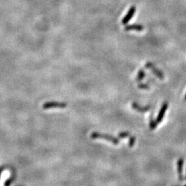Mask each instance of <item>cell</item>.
<instances>
[{
  "instance_id": "1",
  "label": "cell",
  "mask_w": 186,
  "mask_h": 186,
  "mask_svg": "<svg viewBox=\"0 0 186 186\" xmlns=\"http://www.w3.org/2000/svg\"><path fill=\"white\" fill-rule=\"evenodd\" d=\"M91 138H100V139H105L106 141L112 142L114 144H118L119 143V141L117 138L113 137V136H110L108 134H102L100 133L97 132H93L91 134Z\"/></svg>"
},
{
  "instance_id": "2",
  "label": "cell",
  "mask_w": 186,
  "mask_h": 186,
  "mask_svg": "<svg viewBox=\"0 0 186 186\" xmlns=\"http://www.w3.org/2000/svg\"><path fill=\"white\" fill-rule=\"evenodd\" d=\"M145 67L150 69V70H151L152 72H153V73L155 74L157 77H158V78H159L161 79H163L164 78V75L163 72L159 70V69H157V68L155 67V66L153 64H152L151 62H147L146 64H145Z\"/></svg>"
},
{
  "instance_id": "3",
  "label": "cell",
  "mask_w": 186,
  "mask_h": 186,
  "mask_svg": "<svg viewBox=\"0 0 186 186\" xmlns=\"http://www.w3.org/2000/svg\"><path fill=\"white\" fill-rule=\"evenodd\" d=\"M67 106L65 103L60 102H47L43 105L44 109H50V108H64Z\"/></svg>"
},
{
  "instance_id": "4",
  "label": "cell",
  "mask_w": 186,
  "mask_h": 186,
  "mask_svg": "<svg viewBox=\"0 0 186 186\" xmlns=\"http://www.w3.org/2000/svg\"><path fill=\"white\" fill-rule=\"evenodd\" d=\"M135 12H136V7L134 6H131V7L130 8L128 13H127V15L123 18L122 23L123 25H126L127 23L129 22L130 19H131L133 17V16H134Z\"/></svg>"
},
{
  "instance_id": "5",
  "label": "cell",
  "mask_w": 186,
  "mask_h": 186,
  "mask_svg": "<svg viewBox=\"0 0 186 186\" xmlns=\"http://www.w3.org/2000/svg\"><path fill=\"white\" fill-rule=\"evenodd\" d=\"M167 107H168V104H167V102H164L163 104L162 105L161 108L159 113L158 116H157V118L156 120L157 123H159L161 121H162L163 116L165 115V112H166L167 109Z\"/></svg>"
},
{
  "instance_id": "6",
  "label": "cell",
  "mask_w": 186,
  "mask_h": 186,
  "mask_svg": "<svg viewBox=\"0 0 186 186\" xmlns=\"http://www.w3.org/2000/svg\"><path fill=\"white\" fill-rule=\"evenodd\" d=\"M143 26L141 24H131L127 25L125 27V30L126 31H131V30H135V31H142L143 30Z\"/></svg>"
},
{
  "instance_id": "7",
  "label": "cell",
  "mask_w": 186,
  "mask_h": 186,
  "mask_svg": "<svg viewBox=\"0 0 186 186\" xmlns=\"http://www.w3.org/2000/svg\"><path fill=\"white\" fill-rule=\"evenodd\" d=\"M132 108L133 109L136 110H137L138 112H146L150 110V106H145V107H142V106H139L138 104H136V103L134 102L132 104Z\"/></svg>"
},
{
  "instance_id": "8",
  "label": "cell",
  "mask_w": 186,
  "mask_h": 186,
  "mask_svg": "<svg viewBox=\"0 0 186 186\" xmlns=\"http://www.w3.org/2000/svg\"><path fill=\"white\" fill-rule=\"evenodd\" d=\"M183 160L182 159H180L178 161V174H179V181H183V175H182V170H183Z\"/></svg>"
},
{
  "instance_id": "9",
  "label": "cell",
  "mask_w": 186,
  "mask_h": 186,
  "mask_svg": "<svg viewBox=\"0 0 186 186\" xmlns=\"http://www.w3.org/2000/svg\"><path fill=\"white\" fill-rule=\"evenodd\" d=\"M10 176V173L8 170L4 172L1 175V181H0V186H4V181L6 180L8 178V177Z\"/></svg>"
},
{
  "instance_id": "10",
  "label": "cell",
  "mask_w": 186,
  "mask_h": 186,
  "mask_svg": "<svg viewBox=\"0 0 186 186\" xmlns=\"http://www.w3.org/2000/svg\"><path fill=\"white\" fill-rule=\"evenodd\" d=\"M145 72L144 71H143V70H140L139 71H138V75H137V77H136V81H137V82H141L142 80H143V79H144V77H145Z\"/></svg>"
},
{
  "instance_id": "11",
  "label": "cell",
  "mask_w": 186,
  "mask_h": 186,
  "mask_svg": "<svg viewBox=\"0 0 186 186\" xmlns=\"http://www.w3.org/2000/svg\"><path fill=\"white\" fill-rule=\"evenodd\" d=\"M157 126V121H154L153 119H150V128L151 130H154L155 128H156Z\"/></svg>"
},
{
  "instance_id": "12",
  "label": "cell",
  "mask_w": 186,
  "mask_h": 186,
  "mask_svg": "<svg viewBox=\"0 0 186 186\" xmlns=\"http://www.w3.org/2000/svg\"><path fill=\"white\" fill-rule=\"evenodd\" d=\"M130 136V133L128 132H121L119 134V138H126Z\"/></svg>"
},
{
  "instance_id": "13",
  "label": "cell",
  "mask_w": 186,
  "mask_h": 186,
  "mask_svg": "<svg viewBox=\"0 0 186 186\" xmlns=\"http://www.w3.org/2000/svg\"><path fill=\"white\" fill-rule=\"evenodd\" d=\"M135 137L134 136H131L130 138V141H129V146L130 148H132V147H133V145H134V143H135Z\"/></svg>"
},
{
  "instance_id": "14",
  "label": "cell",
  "mask_w": 186,
  "mask_h": 186,
  "mask_svg": "<svg viewBox=\"0 0 186 186\" xmlns=\"http://www.w3.org/2000/svg\"><path fill=\"white\" fill-rule=\"evenodd\" d=\"M138 88L141 89H148L149 86L147 85V84H138Z\"/></svg>"
},
{
  "instance_id": "15",
  "label": "cell",
  "mask_w": 186,
  "mask_h": 186,
  "mask_svg": "<svg viewBox=\"0 0 186 186\" xmlns=\"http://www.w3.org/2000/svg\"><path fill=\"white\" fill-rule=\"evenodd\" d=\"M1 174H2V173H1V169H0V176H1Z\"/></svg>"
},
{
  "instance_id": "16",
  "label": "cell",
  "mask_w": 186,
  "mask_h": 186,
  "mask_svg": "<svg viewBox=\"0 0 186 186\" xmlns=\"http://www.w3.org/2000/svg\"><path fill=\"white\" fill-rule=\"evenodd\" d=\"M185 100L186 101V94H185Z\"/></svg>"
},
{
  "instance_id": "17",
  "label": "cell",
  "mask_w": 186,
  "mask_h": 186,
  "mask_svg": "<svg viewBox=\"0 0 186 186\" xmlns=\"http://www.w3.org/2000/svg\"><path fill=\"white\" fill-rule=\"evenodd\" d=\"M177 186H179V185H177Z\"/></svg>"
}]
</instances>
